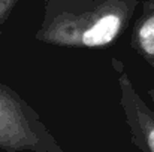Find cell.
<instances>
[{
  "instance_id": "obj_1",
  "label": "cell",
  "mask_w": 154,
  "mask_h": 152,
  "mask_svg": "<svg viewBox=\"0 0 154 152\" xmlns=\"http://www.w3.org/2000/svg\"><path fill=\"white\" fill-rule=\"evenodd\" d=\"M139 0H44L36 40L60 48H103L129 27Z\"/></svg>"
},
{
  "instance_id": "obj_2",
  "label": "cell",
  "mask_w": 154,
  "mask_h": 152,
  "mask_svg": "<svg viewBox=\"0 0 154 152\" xmlns=\"http://www.w3.org/2000/svg\"><path fill=\"white\" fill-rule=\"evenodd\" d=\"M0 149L64 152L38 110L3 82H0Z\"/></svg>"
},
{
  "instance_id": "obj_3",
  "label": "cell",
  "mask_w": 154,
  "mask_h": 152,
  "mask_svg": "<svg viewBox=\"0 0 154 152\" xmlns=\"http://www.w3.org/2000/svg\"><path fill=\"white\" fill-rule=\"evenodd\" d=\"M120 88V106L130 130L133 145L142 152H154V112L136 91L124 64L112 60Z\"/></svg>"
},
{
  "instance_id": "obj_4",
  "label": "cell",
  "mask_w": 154,
  "mask_h": 152,
  "mask_svg": "<svg viewBox=\"0 0 154 152\" xmlns=\"http://www.w3.org/2000/svg\"><path fill=\"white\" fill-rule=\"evenodd\" d=\"M130 45L142 60L154 67V0L142 3V10L133 22Z\"/></svg>"
},
{
  "instance_id": "obj_5",
  "label": "cell",
  "mask_w": 154,
  "mask_h": 152,
  "mask_svg": "<svg viewBox=\"0 0 154 152\" xmlns=\"http://www.w3.org/2000/svg\"><path fill=\"white\" fill-rule=\"evenodd\" d=\"M20 0H0V28L6 24Z\"/></svg>"
},
{
  "instance_id": "obj_6",
  "label": "cell",
  "mask_w": 154,
  "mask_h": 152,
  "mask_svg": "<svg viewBox=\"0 0 154 152\" xmlns=\"http://www.w3.org/2000/svg\"><path fill=\"white\" fill-rule=\"evenodd\" d=\"M147 93H148V97H150V99H151V101L154 103V87L148 88V91H147Z\"/></svg>"
}]
</instances>
